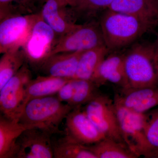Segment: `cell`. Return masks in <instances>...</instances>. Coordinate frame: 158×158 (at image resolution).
<instances>
[{"label": "cell", "mask_w": 158, "mask_h": 158, "mask_svg": "<svg viewBox=\"0 0 158 158\" xmlns=\"http://www.w3.org/2000/svg\"><path fill=\"white\" fill-rule=\"evenodd\" d=\"M73 109L55 95L32 99L23 109L19 122L30 128L39 129L52 135L61 132L60 125Z\"/></svg>", "instance_id": "6da1fadb"}, {"label": "cell", "mask_w": 158, "mask_h": 158, "mask_svg": "<svg viewBox=\"0 0 158 158\" xmlns=\"http://www.w3.org/2000/svg\"><path fill=\"white\" fill-rule=\"evenodd\" d=\"M99 24L105 45L110 51L130 45L155 28L137 18L109 9L102 15Z\"/></svg>", "instance_id": "7a4b0ae2"}, {"label": "cell", "mask_w": 158, "mask_h": 158, "mask_svg": "<svg viewBox=\"0 0 158 158\" xmlns=\"http://www.w3.org/2000/svg\"><path fill=\"white\" fill-rule=\"evenodd\" d=\"M126 88L158 87V73L153 44H137L124 55ZM125 89V88H124Z\"/></svg>", "instance_id": "3957f363"}, {"label": "cell", "mask_w": 158, "mask_h": 158, "mask_svg": "<svg viewBox=\"0 0 158 158\" xmlns=\"http://www.w3.org/2000/svg\"><path fill=\"white\" fill-rule=\"evenodd\" d=\"M114 104L125 144L138 157L148 158L145 134V113H136L115 102Z\"/></svg>", "instance_id": "277c9868"}, {"label": "cell", "mask_w": 158, "mask_h": 158, "mask_svg": "<svg viewBox=\"0 0 158 158\" xmlns=\"http://www.w3.org/2000/svg\"><path fill=\"white\" fill-rule=\"evenodd\" d=\"M104 45V40L99 23L91 22L80 25L57 38L48 58L59 53L86 51Z\"/></svg>", "instance_id": "5b68a950"}, {"label": "cell", "mask_w": 158, "mask_h": 158, "mask_svg": "<svg viewBox=\"0 0 158 158\" xmlns=\"http://www.w3.org/2000/svg\"><path fill=\"white\" fill-rule=\"evenodd\" d=\"M32 79L28 65L25 64L0 89V110L2 115L19 121L25 106L26 89Z\"/></svg>", "instance_id": "8992f818"}, {"label": "cell", "mask_w": 158, "mask_h": 158, "mask_svg": "<svg viewBox=\"0 0 158 158\" xmlns=\"http://www.w3.org/2000/svg\"><path fill=\"white\" fill-rule=\"evenodd\" d=\"M83 110L106 138L125 144L122 136L114 100L100 93L85 105Z\"/></svg>", "instance_id": "52a82bcc"}, {"label": "cell", "mask_w": 158, "mask_h": 158, "mask_svg": "<svg viewBox=\"0 0 158 158\" xmlns=\"http://www.w3.org/2000/svg\"><path fill=\"white\" fill-rule=\"evenodd\" d=\"M57 39L55 31L44 20L40 12L38 13L31 35L22 48L27 62L36 68H40Z\"/></svg>", "instance_id": "ba28073f"}, {"label": "cell", "mask_w": 158, "mask_h": 158, "mask_svg": "<svg viewBox=\"0 0 158 158\" xmlns=\"http://www.w3.org/2000/svg\"><path fill=\"white\" fill-rule=\"evenodd\" d=\"M37 14L18 15L1 20L0 53L22 48L31 35Z\"/></svg>", "instance_id": "9c48e42d"}, {"label": "cell", "mask_w": 158, "mask_h": 158, "mask_svg": "<svg viewBox=\"0 0 158 158\" xmlns=\"http://www.w3.org/2000/svg\"><path fill=\"white\" fill-rule=\"evenodd\" d=\"M65 120L64 138L68 141L90 145L106 138L91 121L81 107L73 108Z\"/></svg>", "instance_id": "30bf717a"}, {"label": "cell", "mask_w": 158, "mask_h": 158, "mask_svg": "<svg viewBox=\"0 0 158 158\" xmlns=\"http://www.w3.org/2000/svg\"><path fill=\"white\" fill-rule=\"evenodd\" d=\"M51 136L36 128L25 130L16 142L15 158H54Z\"/></svg>", "instance_id": "8fae6325"}, {"label": "cell", "mask_w": 158, "mask_h": 158, "mask_svg": "<svg viewBox=\"0 0 158 158\" xmlns=\"http://www.w3.org/2000/svg\"><path fill=\"white\" fill-rule=\"evenodd\" d=\"M40 13L55 31L57 38L80 26L65 0H45Z\"/></svg>", "instance_id": "7c38bea8"}, {"label": "cell", "mask_w": 158, "mask_h": 158, "mask_svg": "<svg viewBox=\"0 0 158 158\" xmlns=\"http://www.w3.org/2000/svg\"><path fill=\"white\" fill-rule=\"evenodd\" d=\"M114 101L134 112L145 113L158 106V87L121 89Z\"/></svg>", "instance_id": "4fadbf2b"}, {"label": "cell", "mask_w": 158, "mask_h": 158, "mask_svg": "<svg viewBox=\"0 0 158 158\" xmlns=\"http://www.w3.org/2000/svg\"><path fill=\"white\" fill-rule=\"evenodd\" d=\"M108 9L134 16L154 27L158 25V0H114Z\"/></svg>", "instance_id": "5bb4252c"}, {"label": "cell", "mask_w": 158, "mask_h": 158, "mask_svg": "<svg viewBox=\"0 0 158 158\" xmlns=\"http://www.w3.org/2000/svg\"><path fill=\"white\" fill-rule=\"evenodd\" d=\"M84 52L85 51L54 54L46 59L40 69L45 75L74 78L79 60Z\"/></svg>", "instance_id": "9a60e30c"}, {"label": "cell", "mask_w": 158, "mask_h": 158, "mask_svg": "<svg viewBox=\"0 0 158 158\" xmlns=\"http://www.w3.org/2000/svg\"><path fill=\"white\" fill-rule=\"evenodd\" d=\"M124 55L109 56L102 61L91 81L98 87L107 82L120 87L127 88L124 70Z\"/></svg>", "instance_id": "2e32d148"}, {"label": "cell", "mask_w": 158, "mask_h": 158, "mask_svg": "<svg viewBox=\"0 0 158 158\" xmlns=\"http://www.w3.org/2000/svg\"><path fill=\"white\" fill-rule=\"evenodd\" d=\"M28 127L18 120L0 116V158H15L16 142Z\"/></svg>", "instance_id": "e0dca14e"}, {"label": "cell", "mask_w": 158, "mask_h": 158, "mask_svg": "<svg viewBox=\"0 0 158 158\" xmlns=\"http://www.w3.org/2000/svg\"><path fill=\"white\" fill-rule=\"evenodd\" d=\"M71 79L48 75L31 79L26 87L25 106L32 99L57 94Z\"/></svg>", "instance_id": "ac0fdd59"}, {"label": "cell", "mask_w": 158, "mask_h": 158, "mask_svg": "<svg viewBox=\"0 0 158 158\" xmlns=\"http://www.w3.org/2000/svg\"><path fill=\"white\" fill-rule=\"evenodd\" d=\"M109 52L105 45L84 52L79 60L74 78L91 81L100 64Z\"/></svg>", "instance_id": "d6986e66"}, {"label": "cell", "mask_w": 158, "mask_h": 158, "mask_svg": "<svg viewBox=\"0 0 158 158\" xmlns=\"http://www.w3.org/2000/svg\"><path fill=\"white\" fill-rule=\"evenodd\" d=\"M96 158H137L125 144L106 138L97 143L87 145Z\"/></svg>", "instance_id": "ffe728a7"}, {"label": "cell", "mask_w": 158, "mask_h": 158, "mask_svg": "<svg viewBox=\"0 0 158 158\" xmlns=\"http://www.w3.org/2000/svg\"><path fill=\"white\" fill-rule=\"evenodd\" d=\"M0 59V89L25 64L23 50H15L3 54Z\"/></svg>", "instance_id": "44dd1931"}, {"label": "cell", "mask_w": 158, "mask_h": 158, "mask_svg": "<svg viewBox=\"0 0 158 158\" xmlns=\"http://www.w3.org/2000/svg\"><path fill=\"white\" fill-rule=\"evenodd\" d=\"M114 0H65L67 6L77 19L94 17L99 12L106 11Z\"/></svg>", "instance_id": "7402d4cb"}, {"label": "cell", "mask_w": 158, "mask_h": 158, "mask_svg": "<svg viewBox=\"0 0 158 158\" xmlns=\"http://www.w3.org/2000/svg\"><path fill=\"white\" fill-rule=\"evenodd\" d=\"M54 158H96L87 145L66 140L65 138L53 143Z\"/></svg>", "instance_id": "603a6c76"}, {"label": "cell", "mask_w": 158, "mask_h": 158, "mask_svg": "<svg viewBox=\"0 0 158 158\" xmlns=\"http://www.w3.org/2000/svg\"><path fill=\"white\" fill-rule=\"evenodd\" d=\"M75 79V89L71 101L69 104L73 108L87 104L98 95L99 87L91 80Z\"/></svg>", "instance_id": "cb8c5ba5"}, {"label": "cell", "mask_w": 158, "mask_h": 158, "mask_svg": "<svg viewBox=\"0 0 158 158\" xmlns=\"http://www.w3.org/2000/svg\"><path fill=\"white\" fill-rule=\"evenodd\" d=\"M145 134L148 158H158V108L145 113Z\"/></svg>", "instance_id": "d4e9b609"}, {"label": "cell", "mask_w": 158, "mask_h": 158, "mask_svg": "<svg viewBox=\"0 0 158 158\" xmlns=\"http://www.w3.org/2000/svg\"><path fill=\"white\" fill-rule=\"evenodd\" d=\"M31 0H0V20L6 17L32 13Z\"/></svg>", "instance_id": "484cf974"}, {"label": "cell", "mask_w": 158, "mask_h": 158, "mask_svg": "<svg viewBox=\"0 0 158 158\" xmlns=\"http://www.w3.org/2000/svg\"><path fill=\"white\" fill-rule=\"evenodd\" d=\"M75 89V79L72 78L60 88L57 93L56 96L60 101L69 104L73 98Z\"/></svg>", "instance_id": "4316f807"}, {"label": "cell", "mask_w": 158, "mask_h": 158, "mask_svg": "<svg viewBox=\"0 0 158 158\" xmlns=\"http://www.w3.org/2000/svg\"><path fill=\"white\" fill-rule=\"evenodd\" d=\"M153 45L154 47L155 51L156 56H158V35L155 42L154 43H153Z\"/></svg>", "instance_id": "83f0119b"}, {"label": "cell", "mask_w": 158, "mask_h": 158, "mask_svg": "<svg viewBox=\"0 0 158 158\" xmlns=\"http://www.w3.org/2000/svg\"><path fill=\"white\" fill-rule=\"evenodd\" d=\"M156 65L158 73V56H156Z\"/></svg>", "instance_id": "f1b7e54d"}, {"label": "cell", "mask_w": 158, "mask_h": 158, "mask_svg": "<svg viewBox=\"0 0 158 158\" xmlns=\"http://www.w3.org/2000/svg\"><path fill=\"white\" fill-rule=\"evenodd\" d=\"M40 1H41V2H44L45 0H40Z\"/></svg>", "instance_id": "f546056e"}]
</instances>
